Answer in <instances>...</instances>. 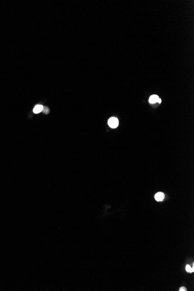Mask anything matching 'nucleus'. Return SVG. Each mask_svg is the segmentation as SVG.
<instances>
[{
    "label": "nucleus",
    "instance_id": "nucleus-3",
    "mask_svg": "<svg viewBox=\"0 0 194 291\" xmlns=\"http://www.w3.org/2000/svg\"><path fill=\"white\" fill-rule=\"evenodd\" d=\"M43 109H44V107L42 105H37L36 106H35L34 108L33 112L35 114L39 113H40L41 112H42V111L43 110Z\"/></svg>",
    "mask_w": 194,
    "mask_h": 291
},
{
    "label": "nucleus",
    "instance_id": "nucleus-5",
    "mask_svg": "<svg viewBox=\"0 0 194 291\" xmlns=\"http://www.w3.org/2000/svg\"><path fill=\"white\" fill-rule=\"evenodd\" d=\"M185 268H186L187 271L188 272V273H192V272H194V267L191 268L189 265H187Z\"/></svg>",
    "mask_w": 194,
    "mask_h": 291
},
{
    "label": "nucleus",
    "instance_id": "nucleus-1",
    "mask_svg": "<svg viewBox=\"0 0 194 291\" xmlns=\"http://www.w3.org/2000/svg\"><path fill=\"white\" fill-rule=\"evenodd\" d=\"M108 125L112 128H116L119 125V120L116 117H112L108 120Z\"/></svg>",
    "mask_w": 194,
    "mask_h": 291
},
{
    "label": "nucleus",
    "instance_id": "nucleus-7",
    "mask_svg": "<svg viewBox=\"0 0 194 291\" xmlns=\"http://www.w3.org/2000/svg\"><path fill=\"white\" fill-rule=\"evenodd\" d=\"M161 102H162V100H161V98H159V100H158V102H159V103L160 104V103H161Z\"/></svg>",
    "mask_w": 194,
    "mask_h": 291
},
{
    "label": "nucleus",
    "instance_id": "nucleus-4",
    "mask_svg": "<svg viewBox=\"0 0 194 291\" xmlns=\"http://www.w3.org/2000/svg\"><path fill=\"white\" fill-rule=\"evenodd\" d=\"M159 98V97H158L157 95H151L150 97V98H149V103H151L152 104H155V103H156V102H158Z\"/></svg>",
    "mask_w": 194,
    "mask_h": 291
},
{
    "label": "nucleus",
    "instance_id": "nucleus-2",
    "mask_svg": "<svg viewBox=\"0 0 194 291\" xmlns=\"http://www.w3.org/2000/svg\"><path fill=\"white\" fill-rule=\"evenodd\" d=\"M164 198V194L163 192H159L156 193L155 195V199L156 201H158V202L163 201Z\"/></svg>",
    "mask_w": 194,
    "mask_h": 291
},
{
    "label": "nucleus",
    "instance_id": "nucleus-6",
    "mask_svg": "<svg viewBox=\"0 0 194 291\" xmlns=\"http://www.w3.org/2000/svg\"><path fill=\"white\" fill-rule=\"evenodd\" d=\"M180 291H186L187 289L185 287H181L180 288Z\"/></svg>",
    "mask_w": 194,
    "mask_h": 291
}]
</instances>
